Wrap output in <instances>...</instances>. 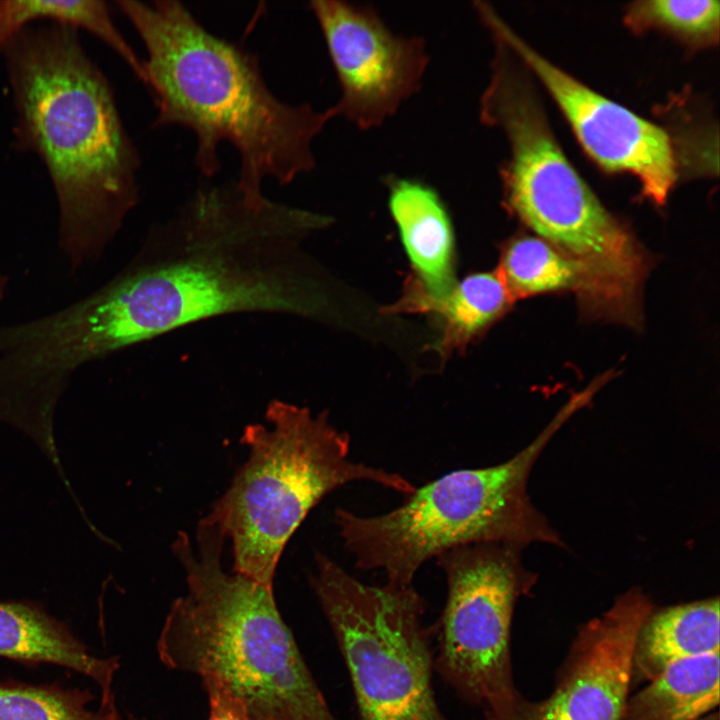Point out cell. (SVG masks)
Returning <instances> with one entry per match:
<instances>
[{"label": "cell", "mask_w": 720, "mask_h": 720, "mask_svg": "<svg viewBox=\"0 0 720 720\" xmlns=\"http://www.w3.org/2000/svg\"><path fill=\"white\" fill-rule=\"evenodd\" d=\"M327 224L236 182L199 186L95 289L112 348L226 315L323 316L327 296L301 243Z\"/></svg>", "instance_id": "6da1fadb"}, {"label": "cell", "mask_w": 720, "mask_h": 720, "mask_svg": "<svg viewBox=\"0 0 720 720\" xmlns=\"http://www.w3.org/2000/svg\"><path fill=\"white\" fill-rule=\"evenodd\" d=\"M13 100L14 144L36 154L58 206L69 272L97 262L140 199L139 152L106 75L76 27L26 25L0 45Z\"/></svg>", "instance_id": "7a4b0ae2"}, {"label": "cell", "mask_w": 720, "mask_h": 720, "mask_svg": "<svg viewBox=\"0 0 720 720\" xmlns=\"http://www.w3.org/2000/svg\"><path fill=\"white\" fill-rule=\"evenodd\" d=\"M116 4L146 51L144 85L157 109L153 127L180 126L194 134L201 176L220 172L222 143L237 152L235 182L252 198L265 195L267 179L288 185L316 167L313 144L334 118L329 107L281 100L255 55L210 32L179 1Z\"/></svg>", "instance_id": "3957f363"}, {"label": "cell", "mask_w": 720, "mask_h": 720, "mask_svg": "<svg viewBox=\"0 0 720 720\" xmlns=\"http://www.w3.org/2000/svg\"><path fill=\"white\" fill-rule=\"evenodd\" d=\"M225 537L205 519L172 550L187 593L173 601L157 641L169 669L201 678L248 720H337L284 622L272 587L222 567Z\"/></svg>", "instance_id": "277c9868"}, {"label": "cell", "mask_w": 720, "mask_h": 720, "mask_svg": "<svg viewBox=\"0 0 720 720\" xmlns=\"http://www.w3.org/2000/svg\"><path fill=\"white\" fill-rule=\"evenodd\" d=\"M264 419L245 427L240 440L248 458L204 519L231 541L233 572L273 588L286 544L330 492L355 481L404 495L416 487L400 474L352 461L349 435L326 411L274 399Z\"/></svg>", "instance_id": "5b68a950"}, {"label": "cell", "mask_w": 720, "mask_h": 720, "mask_svg": "<svg viewBox=\"0 0 720 720\" xmlns=\"http://www.w3.org/2000/svg\"><path fill=\"white\" fill-rule=\"evenodd\" d=\"M579 409L570 400L524 449L483 468L449 472L415 488L397 508L360 516L343 508L334 522L346 549L362 570H381L387 583L412 585L431 558L470 544L533 542L561 545L558 534L528 495L530 471L563 423Z\"/></svg>", "instance_id": "8992f818"}, {"label": "cell", "mask_w": 720, "mask_h": 720, "mask_svg": "<svg viewBox=\"0 0 720 720\" xmlns=\"http://www.w3.org/2000/svg\"><path fill=\"white\" fill-rule=\"evenodd\" d=\"M494 42L479 114L508 140L509 159L501 168L505 206L578 264L588 284L606 287L626 280L641 262L642 247L567 160L514 54Z\"/></svg>", "instance_id": "52a82bcc"}, {"label": "cell", "mask_w": 720, "mask_h": 720, "mask_svg": "<svg viewBox=\"0 0 720 720\" xmlns=\"http://www.w3.org/2000/svg\"><path fill=\"white\" fill-rule=\"evenodd\" d=\"M312 589L350 675L357 720H450L435 697L434 651L413 585L365 584L315 553Z\"/></svg>", "instance_id": "ba28073f"}, {"label": "cell", "mask_w": 720, "mask_h": 720, "mask_svg": "<svg viewBox=\"0 0 720 720\" xmlns=\"http://www.w3.org/2000/svg\"><path fill=\"white\" fill-rule=\"evenodd\" d=\"M521 548L476 543L436 557L447 583L434 671L485 720H514L522 697L512 666L511 632L515 604L533 585Z\"/></svg>", "instance_id": "9c48e42d"}, {"label": "cell", "mask_w": 720, "mask_h": 720, "mask_svg": "<svg viewBox=\"0 0 720 720\" xmlns=\"http://www.w3.org/2000/svg\"><path fill=\"white\" fill-rule=\"evenodd\" d=\"M340 96L330 106L357 128L381 126L422 86L430 56L420 36L396 34L376 9L339 0L310 2Z\"/></svg>", "instance_id": "30bf717a"}, {"label": "cell", "mask_w": 720, "mask_h": 720, "mask_svg": "<svg viewBox=\"0 0 720 720\" xmlns=\"http://www.w3.org/2000/svg\"><path fill=\"white\" fill-rule=\"evenodd\" d=\"M474 9L491 35L543 83L590 157L608 171L636 176L643 194L664 204L677 179L675 152L667 132L543 58L489 4L479 2Z\"/></svg>", "instance_id": "8fae6325"}, {"label": "cell", "mask_w": 720, "mask_h": 720, "mask_svg": "<svg viewBox=\"0 0 720 720\" xmlns=\"http://www.w3.org/2000/svg\"><path fill=\"white\" fill-rule=\"evenodd\" d=\"M654 608L633 588L582 624L553 691L535 702L521 697L514 720H621L632 688L636 635Z\"/></svg>", "instance_id": "7c38bea8"}, {"label": "cell", "mask_w": 720, "mask_h": 720, "mask_svg": "<svg viewBox=\"0 0 720 720\" xmlns=\"http://www.w3.org/2000/svg\"><path fill=\"white\" fill-rule=\"evenodd\" d=\"M388 208L417 274L403 297L436 299L453 280L454 231L439 193L413 178L387 176Z\"/></svg>", "instance_id": "4fadbf2b"}, {"label": "cell", "mask_w": 720, "mask_h": 720, "mask_svg": "<svg viewBox=\"0 0 720 720\" xmlns=\"http://www.w3.org/2000/svg\"><path fill=\"white\" fill-rule=\"evenodd\" d=\"M0 657L72 669L98 684L102 701L114 697L118 658L94 656L63 623L34 603L0 602Z\"/></svg>", "instance_id": "5bb4252c"}, {"label": "cell", "mask_w": 720, "mask_h": 720, "mask_svg": "<svg viewBox=\"0 0 720 720\" xmlns=\"http://www.w3.org/2000/svg\"><path fill=\"white\" fill-rule=\"evenodd\" d=\"M720 652L719 598L654 608L635 639L632 685L649 682L670 664Z\"/></svg>", "instance_id": "9a60e30c"}, {"label": "cell", "mask_w": 720, "mask_h": 720, "mask_svg": "<svg viewBox=\"0 0 720 720\" xmlns=\"http://www.w3.org/2000/svg\"><path fill=\"white\" fill-rule=\"evenodd\" d=\"M720 652L676 661L633 696L621 720H698L719 704Z\"/></svg>", "instance_id": "2e32d148"}, {"label": "cell", "mask_w": 720, "mask_h": 720, "mask_svg": "<svg viewBox=\"0 0 720 720\" xmlns=\"http://www.w3.org/2000/svg\"><path fill=\"white\" fill-rule=\"evenodd\" d=\"M513 302L497 272H481L454 283L436 299L402 300V309L433 312L442 321L440 346L452 350L468 343Z\"/></svg>", "instance_id": "e0dca14e"}, {"label": "cell", "mask_w": 720, "mask_h": 720, "mask_svg": "<svg viewBox=\"0 0 720 720\" xmlns=\"http://www.w3.org/2000/svg\"><path fill=\"white\" fill-rule=\"evenodd\" d=\"M39 20L86 30L113 50L145 83L144 61L117 28L105 1L0 0V45L16 30Z\"/></svg>", "instance_id": "ac0fdd59"}, {"label": "cell", "mask_w": 720, "mask_h": 720, "mask_svg": "<svg viewBox=\"0 0 720 720\" xmlns=\"http://www.w3.org/2000/svg\"><path fill=\"white\" fill-rule=\"evenodd\" d=\"M511 299L583 287L581 268L547 241L519 236L509 241L496 271Z\"/></svg>", "instance_id": "d6986e66"}, {"label": "cell", "mask_w": 720, "mask_h": 720, "mask_svg": "<svg viewBox=\"0 0 720 720\" xmlns=\"http://www.w3.org/2000/svg\"><path fill=\"white\" fill-rule=\"evenodd\" d=\"M88 691L0 682V720H119L114 698L89 708Z\"/></svg>", "instance_id": "ffe728a7"}, {"label": "cell", "mask_w": 720, "mask_h": 720, "mask_svg": "<svg viewBox=\"0 0 720 720\" xmlns=\"http://www.w3.org/2000/svg\"><path fill=\"white\" fill-rule=\"evenodd\" d=\"M719 13L718 1H638L629 8L626 23L635 30L658 28L694 44H711L718 40Z\"/></svg>", "instance_id": "44dd1931"}, {"label": "cell", "mask_w": 720, "mask_h": 720, "mask_svg": "<svg viewBox=\"0 0 720 720\" xmlns=\"http://www.w3.org/2000/svg\"><path fill=\"white\" fill-rule=\"evenodd\" d=\"M209 701L207 720H248L242 709L224 693L205 689Z\"/></svg>", "instance_id": "7402d4cb"}, {"label": "cell", "mask_w": 720, "mask_h": 720, "mask_svg": "<svg viewBox=\"0 0 720 720\" xmlns=\"http://www.w3.org/2000/svg\"><path fill=\"white\" fill-rule=\"evenodd\" d=\"M9 282V277L0 271V302L3 301L7 295Z\"/></svg>", "instance_id": "603a6c76"}, {"label": "cell", "mask_w": 720, "mask_h": 720, "mask_svg": "<svg viewBox=\"0 0 720 720\" xmlns=\"http://www.w3.org/2000/svg\"><path fill=\"white\" fill-rule=\"evenodd\" d=\"M698 720H719L718 712H712Z\"/></svg>", "instance_id": "cb8c5ba5"}, {"label": "cell", "mask_w": 720, "mask_h": 720, "mask_svg": "<svg viewBox=\"0 0 720 720\" xmlns=\"http://www.w3.org/2000/svg\"><path fill=\"white\" fill-rule=\"evenodd\" d=\"M119 720H121V719H119Z\"/></svg>", "instance_id": "d4e9b609"}]
</instances>
